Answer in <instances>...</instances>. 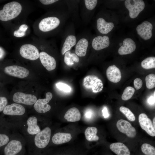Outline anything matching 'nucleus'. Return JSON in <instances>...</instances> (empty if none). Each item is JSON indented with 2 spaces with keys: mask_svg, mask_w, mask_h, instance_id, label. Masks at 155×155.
<instances>
[{
  "mask_svg": "<svg viewBox=\"0 0 155 155\" xmlns=\"http://www.w3.org/2000/svg\"><path fill=\"white\" fill-rule=\"evenodd\" d=\"M152 24L148 21H145L138 25L136 30L137 34L143 39L146 40L150 38L152 36Z\"/></svg>",
  "mask_w": 155,
  "mask_h": 155,
  "instance_id": "obj_15",
  "label": "nucleus"
},
{
  "mask_svg": "<svg viewBox=\"0 0 155 155\" xmlns=\"http://www.w3.org/2000/svg\"><path fill=\"white\" fill-rule=\"evenodd\" d=\"M56 85L57 88L66 92H69L71 90V88L70 86L62 82L57 83Z\"/></svg>",
  "mask_w": 155,
  "mask_h": 155,
  "instance_id": "obj_35",
  "label": "nucleus"
},
{
  "mask_svg": "<svg viewBox=\"0 0 155 155\" xmlns=\"http://www.w3.org/2000/svg\"><path fill=\"white\" fill-rule=\"evenodd\" d=\"M142 67L145 69H150L155 68V57H148L142 61Z\"/></svg>",
  "mask_w": 155,
  "mask_h": 155,
  "instance_id": "obj_29",
  "label": "nucleus"
},
{
  "mask_svg": "<svg viewBox=\"0 0 155 155\" xmlns=\"http://www.w3.org/2000/svg\"><path fill=\"white\" fill-rule=\"evenodd\" d=\"M7 100L6 98L0 96V112L3 111L7 104Z\"/></svg>",
  "mask_w": 155,
  "mask_h": 155,
  "instance_id": "obj_37",
  "label": "nucleus"
},
{
  "mask_svg": "<svg viewBox=\"0 0 155 155\" xmlns=\"http://www.w3.org/2000/svg\"><path fill=\"white\" fill-rule=\"evenodd\" d=\"M13 99L14 102L16 103L30 105L35 103L37 100V98L34 95L17 92L14 94Z\"/></svg>",
  "mask_w": 155,
  "mask_h": 155,
  "instance_id": "obj_11",
  "label": "nucleus"
},
{
  "mask_svg": "<svg viewBox=\"0 0 155 155\" xmlns=\"http://www.w3.org/2000/svg\"><path fill=\"white\" fill-rule=\"evenodd\" d=\"M22 146L19 141L13 140L9 142L4 149L5 155H16L22 150Z\"/></svg>",
  "mask_w": 155,
  "mask_h": 155,
  "instance_id": "obj_19",
  "label": "nucleus"
},
{
  "mask_svg": "<svg viewBox=\"0 0 155 155\" xmlns=\"http://www.w3.org/2000/svg\"><path fill=\"white\" fill-rule=\"evenodd\" d=\"M97 132V129L96 127H87L84 132L86 139L90 141L98 140L99 137L96 135Z\"/></svg>",
  "mask_w": 155,
  "mask_h": 155,
  "instance_id": "obj_28",
  "label": "nucleus"
},
{
  "mask_svg": "<svg viewBox=\"0 0 155 155\" xmlns=\"http://www.w3.org/2000/svg\"><path fill=\"white\" fill-rule=\"evenodd\" d=\"M57 0H40L39 1L43 5H49L57 1Z\"/></svg>",
  "mask_w": 155,
  "mask_h": 155,
  "instance_id": "obj_40",
  "label": "nucleus"
},
{
  "mask_svg": "<svg viewBox=\"0 0 155 155\" xmlns=\"http://www.w3.org/2000/svg\"><path fill=\"white\" fill-rule=\"evenodd\" d=\"M20 53L23 58L31 60H35L39 57L38 49L35 46L30 44L22 45L20 49Z\"/></svg>",
  "mask_w": 155,
  "mask_h": 155,
  "instance_id": "obj_9",
  "label": "nucleus"
},
{
  "mask_svg": "<svg viewBox=\"0 0 155 155\" xmlns=\"http://www.w3.org/2000/svg\"><path fill=\"white\" fill-rule=\"evenodd\" d=\"M26 32L23 31L20 29L15 30L13 32L14 36L17 37H22L25 35Z\"/></svg>",
  "mask_w": 155,
  "mask_h": 155,
  "instance_id": "obj_39",
  "label": "nucleus"
},
{
  "mask_svg": "<svg viewBox=\"0 0 155 155\" xmlns=\"http://www.w3.org/2000/svg\"><path fill=\"white\" fill-rule=\"evenodd\" d=\"M63 35L61 50V54L64 55L75 46L77 37L75 35L74 24L72 23L67 25L65 28Z\"/></svg>",
  "mask_w": 155,
  "mask_h": 155,
  "instance_id": "obj_2",
  "label": "nucleus"
},
{
  "mask_svg": "<svg viewBox=\"0 0 155 155\" xmlns=\"http://www.w3.org/2000/svg\"><path fill=\"white\" fill-rule=\"evenodd\" d=\"M119 110L125 115L127 119L129 121H133L135 120V118L134 115L128 108L121 106L120 107Z\"/></svg>",
  "mask_w": 155,
  "mask_h": 155,
  "instance_id": "obj_33",
  "label": "nucleus"
},
{
  "mask_svg": "<svg viewBox=\"0 0 155 155\" xmlns=\"http://www.w3.org/2000/svg\"><path fill=\"white\" fill-rule=\"evenodd\" d=\"M110 45L109 37L106 36H98L92 40L91 46L94 50L99 51L108 47Z\"/></svg>",
  "mask_w": 155,
  "mask_h": 155,
  "instance_id": "obj_17",
  "label": "nucleus"
},
{
  "mask_svg": "<svg viewBox=\"0 0 155 155\" xmlns=\"http://www.w3.org/2000/svg\"><path fill=\"white\" fill-rule=\"evenodd\" d=\"M155 117H154L153 119V125L154 128L155 129Z\"/></svg>",
  "mask_w": 155,
  "mask_h": 155,
  "instance_id": "obj_46",
  "label": "nucleus"
},
{
  "mask_svg": "<svg viewBox=\"0 0 155 155\" xmlns=\"http://www.w3.org/2000/svg\"><path fill=\"white\" fill-rule=\"evenodd\" d=\"M92 112L90 111H86L85 113L86 117L88 118H90L92 116Z\"/></svg>",
  "mask_w": 155,
  "mask_h": 155,
  "instance_id": "obj_44",
  "label": "nucleus"
},
{
  "mask_svg": "<svg viewBox=\"0 0 155 155\" xmlns=\"http://www.w3.org/2000/svg\"><path fill=\"white\" fill-rule=\"evenodd\" d=\"M146 86L147 88L151 89L155 87V75L152 73L147 75L145 78Z\"/></svg>",
  "mask_w": 155,
  "mask_h": 155,
  "instance_id": "obj_32",
  "label": "nucleus"
},
{
  "mask_svg": "<svg viewBox=\"0 0 155 155\" xmlns=\"http://www.w3.org/2000/svg\"><path fill=\"white\" fill-rule=\"evenodd\" d=\"M134 84L135 88L137 90L140 89L143 85V82L141 79L139 78H137L135 79Z\"/></svg>",
  "mask_w": 155,
  "mask_h": 155,
  "instance_id": "obj_38",
  "label": "nucleus"
},
{
  "mask_svg": "<svg viewBox=\"0 0 155 155\" xmlns=\"http://www.w3.org/2000/svg\"><path fill=\"white\" fill-rule=\"evenodd\" d=\"M70 17L68 10L57 11L55 14L46 17L39 22V30L44 33L61 31L67 20Z\"/></svg>",
  "mask_w": 155,
  "mask_h": 155,
  "instance_id": "obj_1",
  "label": "nucleus"
},
{
  "mask_svg": "<svg viewBox=\"0 0 155 155\" xmlns=\"http://www.w3.org/2000/svg\"><path fill=\"white\" fill-rule=\"evenodd\" d=\"M9 140V137L6 135L0 134V147L7 144Z\"/></svg>",
  "mask_w": 155,
  "mask_h": 155,
  "instance_id": "obj_36",
  "label": "nucleus"
},
{
  "mask_svg": "<svg viewBox=\"0 0 155 155\" xmlns=\"http://www.w3.org/2000/svg\"><path fill=\"white\" fill-rule=\"evenodd\" d=\"M125 5L129 11L130 17L132 19L136 18L145 7V3L142 0H127Z\"/></svg>",
  "mask_w": 155,
  "mask_h": 155,
  "instance_id": "obj_6",
  "label": "nucleus"
},
{
  "mask_svg": "<svg viewBox=\"0 0 155 155\" xmlns=\"http://www.w3.org/2000/svg\"><path fill=\"white\" fill-rule=\"evenodd\" d=\"M64 57V61L67 65L70 66L74 64L73 58L71 54V52L69 51L66 52Z\"/></svg>",
  "mask_w": 155,
  "mask_h": 155,
  "instance_id": "obj_34",
  "label": "nucleus"
},
{
  "mask_svg": "<svg viewBox=\"0 0 155 155\" xmlns=\"http://www.w3.org/2000/svg\"><path fill=\"white\" fill-rule=\"evenodd\" d=\"M39 58L43 66L48 71L54 69L56 67L55 58L44 51L39 53Z\"/></svg>",
  "mask_w": 155,
  "mask_h": 155,
  "instance_id": "obj_16",
  "label": "nucleus"
},
{
  "mask_svg": "<svg viewBox=\"0 0 155 155\" xmlns=\"http://www.w3.org/2000/svg\"><path fill=\"white\" fill-rule=\"evenodd\" d=\"M81 115L79 110L75 107H72L69 109L66 112L64 118L67 121L75 122L79 121Z\"/></svg>",
  "mask_w": 155,
  "mask_h": 155,
  "instance_id": "obj_25",
  "label": "nucleus"
},
{
  "mask_svg": "<svg viewBox=\"0 0 155 155\" xmlns=\"http://www.w3.org/2000/svg\"><path fill=\"white\" fill-rule=\"evenodd\" d=\"M136 48L135 42L131 39L127 38L123 41V44L119 48L118 53L120 55L130 54L134 51Z\"/></svg>",
  "mask_w": 155,
  "mask_h": 155,
  "instance_id": "obj_18",
  "label": "nucleus"
},
{
  "mask_svg": "<svg viewBox=\"0 0 155 155\" xmlns=\"http://www.w3.org/2000/svg\"><path fill=\"white\" fill-rule=\"evenodd\" d=\"M102 111L103 113V115L104 118H107L108 117L109 115L106 107H104L102 109Z\"/></svg>",
  "mask_w": 155,
  "mask_h": 155,
  "instance_id": "obj_42",
  "label": "nucleus"
},
{
  "mask_svg": "<svg viewBox=\"0 0 155 155\" xmlns=\"http://www.w3.org/2000/svg\"><path fill=\"white\" fill-rule=\"evenodd\" d=\"M52 97L53 95L51 92H47L46 98L38 99L34 104V107L35 110L39 113H44L49 111L51 109V106L47 103Z\"/></svg>",
  "mask_w": 155,
  "mask_h": 155,
  "instance_id": "obj_14",
  "label": "nucleus"
},
{
  "mask_svg": "<svg viewBox=\"0 0 155 155\" xmlns=\"http://www.w3.org/2000/svg\"><path fill=\"white\" fill-rule=\"evenodd\" d=\"M28 126L27 131L31 135H35L40 131V128L37 124V119L36 117L32 116L30 117L27 121Z\"/></svg>",
  "mask_w": 155,
  "mask_h": 155,
  "instance_id": "obj_27",
  "label": "nucleus"
},
{
  "mask_svg": "<svg viewBox=\"0 0 155 155\" xmlns=\"http://www.w3.org/2000/svg\"><path fill=\"white\" fill-rule=\"evenodd\" d=\"M51 130L50 128L46 127L36 134L34 138V143L39 148L43 149L48 144L50 139Z\"/></svg>",
  "mask_w": 155,
  "mask_h": 155,
  "instance_id": "obj_8",
  "label": "nucleus"
},
{
  "mask_svg": "<svg viewBox=\"0 0 155 155\" xmlns=\"http://www.w3.org/2000/svg\"><path fill=\"white\" fill-rule=\"evenodd\" d=\"M4 55V52L3 50L0 47V59L2 58Z\"/></svg>",
  "mask_w": 155,
  "mask_h": 155,
  "instance_id": "obj_45",
  "label": "nucleus"
},
{
  "mask_svg": "<svg viewBox=\"0 0 155 155\" xmlns=\"http://www.w3.org/2000/svg\"></svg>",
  "mask_w": 155,
  "mask_h": 155,
  "instance_id": "obj_48",
  "label": "nucleus"
},
{
  "mask_svg": "<svg viewBox=\"0 0 155 155\" xmlns=\"http://www.w3.org/2000/svg\"><path fill=\"white\" fill-rule=\"evenodd\" d=\"M72 138L71 134L58 132L55 134L52 138L53 143L55 144H61L69 142Z\"/></svg>",
  "mask_w": 155,
  "mask_h": 155,
  "instance_id": "obj_26",
  "label": "nucleus"
},
{
  "mask_svg": "<svg viewBox=\"0 0 155 155\" xmlns=\"http://www.w3.org/2000/svg\"><path fill=\"white\" fill-rule=\"evenodd\" d=\"M142 152L146 155H155V148L151 145L144 143L141 146Z\"/></svg>",
  "mask_w": 155,
  "mask_h": 155,
  "instance_id": "obj_30",
  "label": "nucleus"
},
{
  "mask_svg": "<svg viewBox=\"0 0 155 155\" xmlns=\"http://www.w3.org/2000/svg\"><path fill=\"white\" fill-rule=\"evenodd\" d=\"M83 84L86 89L93 93L100 92L103 88L102 80L94 75H88L85 77L83 79Z\"/></svg>",
  "mask_w": 155,
  "mask_h": 155,
  "instance_id": "obj_4",
  "label": "nucleus"
},
{
  "mask_svg": "<svg viewBox=\"0 0 155 155\" xmlns=\"http://www.w3.org/2000/svg\"><path fill=\"white\" fill-rule=\"evenodd\" d=\"M110 148L111 151L117 155H130L129 148L124 144L121 142L111 144L110 146Z\"/></svg>",
  "mask_w": 155,
  "mask_h": 155,
  "instance_id": "obj_24",
  "label": "nucleus"
},
{
  "mask_svg": "<svg viewBox=\"0 0 155 155\" xmlns=\"http://www.w3.org/2000/svg\"><path fill=\"white\" fill-rule=\"evenodd\" d=\"M97 0H80L79 6H80V16L84 24L87 23L89 20V13L93 10L96 7L97 3Z\"/></svg>",
  "mask_w": 155,
  "mask_h": 155,
  "instance_id": "obj_5",
  "label": "nucleus"
},
{
  "mask_svg": "<svg viewBox=\"0 0 155 155\" xmlns=\"http://www.w3.org/2000/svg\"><path fill=\"white\" fill-rule=\"evenodd\" d=\"M140 125L141 128L149 135L155 136V129L154 128L151 120L144 113L140 114L138 117Z\"/></svg>",
  "mask_w": 155,
  "mask_h": 155,
  "instance_id": "obj_12",
  "label": "nucleus"
},
{
  "mask_svg": "<svg viewBox=\"0 0 155 155\" xmlns=\"http://www.w3.org/2000/svg\"><path fill=\"white\" fill-rule=\"evenodd\" d=\"M90 45L89 40L85 32L81 34L77 38V41L75 45V53L79 57L86 56Z\"/></svg>",
  "mask_w": 155,
  "mask_h": 155,
  "instance_id": "obj_7",
  "label": "nucleus"
},
{
  "mask_svg": "<svg viewBox=\"0 0 155 155\" xmlns=\"http://www.w3.org/2000/svg\"><path fill=\"white\" fill-rule=\"evenodd\" d=\"M4 71L10 75L20 78L27 77L29 73V71L26 68L16 65L6 67Z\"/></svg>",
  "mask_w": 155,
  "mask_h": 155,
  "instance_id": "obj_10",
  "label": "nucleus"
},
{
  "mask_svg": "<svg viewBox=\"0 0 155 155\" xmlns=\"http://www.w3.org/2000/svg\"><path fill=\"white\" fill-rule=\"evenodd\" d=\"M106 75L108 80L114 83L119 82L121 78L120 70L114 65L110 66L107 68Z\"/></svg>",
  "mask_w": 155,
  "mask_h": 155,
  "instance_id": "obj_21",
  "label": "nucleus"
},
{
  "mask_svg": "<svg viewBox=\"0 0 155 155\" xmlns=\"http://www.w3.org/2000/svg\"><path fill=\"white\" fill-rule=\"evenodd\" d=\"M122 43H120V44H119V45H120V46H121V45H122Z\"/></svg>",
  "mask_w": 155,
  "mask_h": 155,
  "instance_id": "obj_47",
  "label": "nucleus"
},
{
  "mask_svg": "<svg viewBox=\"0 0 155 155\" xmlns=\"http://www.w3.org/2000/svg\"><path fill=\"white\" fill-rule=\"evenodd\" d=\"M80 0H66L68 11L75 21L79 20V8Z\"/></svg>",
  "mask_w": 155,
  "mask_h": 155,
  "instance_id": "obj_22",
  "label": "nucleus"
},
{
  "mask_svg": "<svg viewBox=\"0 0 155 155\" xmlns=\"http://www.w3.org/2000/svg\"><path fill=\"white\" fill-rule=\"evenodd\" d=\"M135 91L134 88L131 86H128L124 90L121 96V98L123 100H127L132 97Z\"/></svg>",
  "mask_w": 155,
  "mask_h": 155,
  "instance_id": "obj_31",
  "label": "nucleus"
},
{
  "mask_svg": "<svg viewBox=\"0 0 155 155\" xmlns=\"http://www.w3.org/2000/svg\"><path fill=\"white\" fill-rule=\"evenodd\" d=\"M96 27L98 31L102 34H107L113 28L114 24L113 22H108L102 17L99 18L96 20Z\"/></svg>",
  "mask_w": 155,
  "mask_h": 155,
  "instance_id": "obj_23",
  "label": "nucleus"
},
{
  "mask_svg": "<svg viewBox=\"0 0 155 155\" xmlns=\"http://www.w3.org/2000/svg\"><path fill=\"white\" fill-rule=\"evenodd\" d=\"M22 10V6L18 2L13 1L7 3L0 10V20L7 21L13 19L17 17Z\"/></svg>",
  "mask_w": 155,
  "mask_h": 155,
  "instance_id": "obj_3",
  "label": "nucleus"
},
{
  "mask_svg": "<svg viewBox=\"0 0 155 155\" xmlns=\"http://www.w3.org/2000/svg\"><path fill=\"white\" fill-rule=\"evenodd\" d=\"M148 103L150 105H153L155 103V96H150L148 99Z\"/></svg>",
  "mask_w": 155,
  "mask_h": 155,
  "instance_id": "obj_41",
  "label": "nucleus"
},
{
  "mask_svg": "<svg viewBox=\"0 0 155 155\" xmlns=\"http://www.w3.org/2000/svg\"><path fill=\"white\" fill-rule=\"evenodd\" d=\"M117 127L121 132L125 133L129 137L133 138L136 134L135 129L127 121L121 119L117 123Z\"/></svg>",
  "mask_w": 155,
  "mask_h": 155,
  "instance_id": "obj_13",
  "label": "nucleus"
},
{
  "mask_svg": "<svg viewBox=\"0 0 155 155\" xmlns=\"http://www.w3.org/2000/svg\"><path fill=\"white\" fill-rule=\"evenodd\" d=\"M25 112L24 107L17 103H12L7 105L3 111L4 114L11 115H22Z\"/></svg>",
  "mask_w": 155,
  "mask_h": 155,
  "instance_id": "obj_20",
  "label": "nucleus"
},
{
  "mask_svg": "<svg viewBox=\"0 0 155 155\" xmlns=\"http://www.w3.org/2000/svg\"><path fill=\"white\" fill-rule=\"evenodd\" d=\"M28 28V27L27 25L26 24H23L20 26L19 29L23 31L26 32Z\"/></svg>",
  "mask_w": 155,
  "mask_h": 155,
  "instance_id": "obj_43",
  "label": "nucleus"
}]
</instances>
